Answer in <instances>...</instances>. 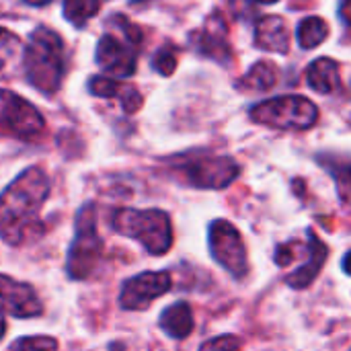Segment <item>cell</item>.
I'll return each mask as SVG.
<instances>
[{"label": "cell", "instance_id": "obj_1", "mask_svg": "<svg viewBox=\"0 0 351 351\" xmlns=\"http://www.w3.org/2000/svg\"><path fill=\"white\" fill-rule=\"evenodd\" d=\"M49 195L47 175L39 167L25 169L0 193V239L10 247H21L41 230L39 212Z\"/></svg>", "mask_w": 351, "mask_h": 351}, {"label": "cell", "instance_id": "obj_2", "mask_svg": "<svg viewBox=\"0 0 351 351\" xmlns=\"http://www.w3.org/2000/svg\"><path fill=\"white\" fill-rule=\"evenodd\" d=\"M23 62L27 78L37 90L53 95L60 88L64 76V43L58 33L45 27L33 31Z\"/></svg>", "mask_w": 351, "mask_h": 351}, {"label": "cell", "instance_id": "obj_3", "mask_svg": "<svg viewBox=\"0 0 351 351\" xmlns=\"http://www.w3.org/2000/svg\"><path fill=\"white\" fill-rule=\"evenodd\" d=\"M115 232L138 241L150 255H165L173 245V224L162 210H134L121 208L111 216Z\"/></svg>", "mask_w": 351, "mask_h": 351}, {"label": "cell", "instance_id": "obj_4", "mask_svg": "<svg viewBox=\"0 0 351 351\" xmlns=\"http://www.w3.org/2000/svg\"><path fill=\"white\" fill-rule=\"evenodd\" d=\"M171 169L179 181L195 189H224L241 173V167L230 156L210 152H187L171 160Z\"/></svg>", "mask_w": 351, "mask_h": 351}, {"label": "cell", "instance_id": "obj_5", "mask_svg": "<svg viewBox=\"0 0 351 351\" xmlns=\"http://www.w3.org/2000/svg\"><path fill=\"white\" fill-rule=\"evenodd\" d=\"M103 255V241L97 232V210L86 204L76 214L74 241L68 249L66 271L72 280H86L95 271Z\"/></svg>", "mask_w": 351, "mask_h": 351}, {"label": "cell", "instance_id": "obj_6", "mask_svg": "<svg viewBox=\"0 0 351 351\" xmlns=\"http://www.w3.org/2000/svg\"><path fill=\"white\" fill-rule=\"evenodd\" d=\"M251 119L274 130H308L317 123L319 109L306 97L286 95L257 103L251 109Z\"/></svg>", "mask_w": 351, "mask_h": 351}, {"label": "cell", "instance_id": "obj_7", "mask_svg": "<svg viewBox=\"0 0 351 351\" xmlns=\"http://www.w3.org/2000/svg\"><path fill=\"white\" fill-rule=\"evenodd\" d=\"M208 247L212 259L222 265L234 280H245L249 274V257L247 247L237 230L228 220L218 218L208 226Z\"/></svg>", "mask_w": 351, "mask_h": 351}, {"label": "cell", "instance_id": "obj_8", "mask_svg": "<svg viewBox=\"0 0 351 351\" xmlns=\"http://www.w3.org/2000/svg\"><path fill=\"white\" fill-rule=\"evenodd\" d=\"M43 132V117L23 97L0 90V134L31 140Z\"/></svg>", "mask_w": 351, "mask_h": 351}, {"label": "cell", "instance_id": "obj_9", "mask_svg": "<svg viewBox=\"0 0 351 351\" xmlns=\"http://www.w3.org/2000/svg\"><path fill=\"white\" fill-rule=\"evenodd\" d=\"M173 280L169 271H144L123 282L119 306L123 311H146L152 300L171 292Z\"/></svg>", "mask_w": 351, "mask_h": 351}, {"label": "cell", "instance_id": "obj_10", "mask_svg": "<svg viewBox=\"0 0 351 351\" xmlns=\"http://www.w3.org/2000/svg\"><path fill=\"white\" fill-rule=\"evenodd\" d=\"M97 62L113 78H128L136 72V47L132 41L105 33L97 45Z\"/></svg>", "mask_w": 351, "mask_h": 351}, {"label": "cell", "instance_id": "obj_11", "mask_svg": "<svg viewBox=\"0 0 351 351\" xmlns=\"http://www.w3.org/2000/svg\"><path fill=\"white\" fill-rule=\"evenodd\" d=\"M0 308L16 319H31L43 313V304L35 288L0 274Z\"/></svg>", "mask_w": 351, "mask_h": 351}, {"label": "cell", "instance_id": "obj_12", "mask_svg": "<svg viewBox=\"0 0 351 351\" xmlns=\"http://www.w3.org/2000/svg\"><path fill=\"white\" fill-rule=\"evenodd\" d=\"M327 257H329L327 245L308 228L306 230V255H304V261L290 276H286V284L290 288H294V290H306L319 278Z\"/></svg>", "mask_w": 351, "mask_h": 351}, {"label": "cell", "instance_id": "obj_13", "mask_svg": "<svg viewBox=\"0 0 351 351\" xmlns=\"http://www.w3.org/2000/svg\"><path fill=\"white\" fill-rule=\"evenodd\" d=\"M195 45L202 53H206L218 62H230L232 49L228 43V29L224 25V19L218 14H212L206 23L204 31H199Z\"/></svg>", "mask_w": 351, "mask_h": 351}, {"label": "cell", "instance_id": "obj_14", "mask_svg": "<svg viewBox=\"0 0 351 351\" xmlns=\"http://www.w3.org/2000/svg\"><path fill=\"white\" fill-rule=\"evenodd\" d=\"M255 45L259 49L286 53L288 45H290L286 21L278 14H267V16L259 19L257 27H255Z\"/></svg>", "mask_w": 351, "mask_h": 351}, {"label": "cell", "instance_id": "obj_15", "mask_svg": "<svg viewBox=\"0 0 351 351\" xmlns=\"http://www.w3.org/2000/svg\"><path fill=\"white\" fill-rule=\"evenodd\" d=\"M160 329L173 337V339H185L191 335L195 321H193V311L187 302H175L171 306H167L160 313V321H158Z\"/></svg>", "mask_w": 351, "mask_h": 351}, {"label": "cell", "instance_id": "obj_16", "mask_svg": "<svg viewBox=\"0 0 351 351\" xmlns=\"http://www.w3.org/2000/svg\"><path fill=\"white\" fill-rule=\"evenodd\" d=\"M306 80L317 93L331 95L339 88V64L331 58H319L308 66Z\"/></svg>", "mask_w": 351, "mask_h": 351}, {"label": "cell", "instance_id": "obj_17", "mask_svg": "<svg viewBox=\"0 0 351 351\" xmlns=\"http://www.w3.org/2000/svg\"><path fill=\"white\" fill-rule=\"evenodd\" d=\"M278 82V68L271 62H257L237 84L239 90L245 93H265Z\"/></svg>", "mask_w": 351, "mask_h": 351}, {"label": "cell", "instance_id": "obj_18", "mask_svg": "<svg viewBox=\"0 0 351 351\" xmlns=\"http://www.w3.org/2000/svg\"><path fill=\"white\" fill-rule=\"evenodd\" d=\"M317 162L327 169V173L337 181L341 199H348V191L351 189V158L339 154H319Z\"/></svg>", "mask_w": 351, "mask_h": 351}, {"label": "cell", "instance_id": "obj_19", "mask_svg": "<svg viewBox=\"0 0 351 351\" xmlns=\"http://www.w3.org/2000/svg\"><path fill=\"white\" fill-rule=\"evenodd\" d=\"M329 37V25L321 16H306L298 25V43L304 49H315Z\"/></svg>", "mask_w": 351, "mask_h": 351}, {"label": "cell", "instance_id": "obj_20", "mask_svg": "<svg viewBox=\"0 0 351 351\" xmlns=\"http://www.w3.org/2000/svg\"><path fill=\"white\" fill-rule=\"evenodd\" d=\"M101 4L103 0H64V14L72 25L80 27L99 12Z\"/></svg>", "mask_w": 351, "mask_h": 351}, {"label": "cell", "instance_id": "obj_21", "mask_svg": "<svg viewBox=\"0 0 351 351\" xmlns=\"http://www.w3.org/2000/svg\"><path fill=\"white\" fill-rule=\"evenodd\" d=\"M19 49H21L19 37L6 29H0V72H4V68L16 60Z\"/></svg>", "mask_w": 351, "mask_h": 351}, {"label": "cell", "instance_id": "obj_22", "mask_svg": "<svg viewBox=\"0 0 351 351\" xmlns=\"http://www.w3.org/2000/svg\"><path fill=\"white\" fill-rule=\"evenodd\" d=\"M10 351H58V341L47 335L21 337L10 346Z\"/></svg>", "mask_w": 351, "mask_h": 351}, {"label": "cell", "instance_id": "obj_23", "mask_svg": "<svg viewBox=\"0 0 351 351\" xmlns=\"http://www.w3.org/2000/svg\"><path fill=\"white\" fill-rule=\"evenodd\" d=\"M121 88H123V86H121L117 80L105 78V76H95V78H90V82H88V90H90L93 95L105 97V99H109V97H119V95H121Z\"/></svg>", "mask_w": 351, "mask_h": 351}, {"label": "cell", "instance_id": "obj_24", "mask_svg": "<svg viewBox=\"0 0 351 351\" xmlns=\"http://www.w3.org/2000/svg\"><path fill=\"white\" fill-rule=\"evenodd\" d=\"M199 351H241V339H237L234 335H220L208 339Z\"/></svg>", "mask_w": 351, "mask_h": 351}, {"label": "cell", "instance_id": "obj_25", "mask_svg": "<svg viewBox=\"0 0 351 351\" xmlns=\"http://www.w3.org/2000/svg\"><path fill=\"white\" fill-rule=\"evenodd\" d=\"M152 64H154V68H156L162 76H171V74L175 72V68H177V58H175V53H173L171 49H160V51L154 56Z\"/></svg>", "mask_w": 351, "mask_h": 351}, {"label": "cell", "instance_id": "obj_26", "mask_svg": "<svg viewBox=\"0 0 351 351\" xmlns=\"http://www.w3.org/2000/svg\"><path fill=\"white\" fill-rule=\"evenodd\" d=\"M119 97H121V105L125 113H136L142 105V95L134 86H123Z\"/></svg>", "mask_w": 351, "mask_h": 351}, {"label": "cell", "instance_id": "obj_27", "mask_svg": "<svg viewBox=\"0 0 351 351\" xmlns=\"http://www.w3.org/2000/svg\"><path fill=\"white\" fill-rule=\"evenodd\" d=\"M339 16H341L343 23L351 25V0H341V4H339Z\"/></svg>", "mask_w": 351, "mask_h": 351}, {"label": "cell", "instance_id": "obj_28", "mask_svg": "<svg viewBox=\"0 0 351 351\" xmlns=\"http://www.w3.org/2000/svg\"><path fill=\"white\" fill-rule=\"evenodd\" d=\"M341 267H343V271L351 276V251H348L346 255H343V259H341Z\"/></svg>", "mask_w": 351, "mask_h": 351}, {"label": "cell", "instance_id": "obj_29", "mask_svg": "<svg viewBox=\"0 0 351 351\" xmlns=\"http://www.w3.org/2000/svg\"><path fill=\"white\" fill-rule=\"evenodd\" d=\"M4 333H6V321H4V315L0 313V339L4 337Z\"/></svg>", "mask_w": 351, "mask_h": 351}, {"label": "cell", "instance_id": "obj_30", "mask_svg": "<svg viewBox=\"0 0 351 351\" xmlns=\"http://www.w3.org/2000/svg\"><path fill=\"white\" fill-rule=\"evenodd\" d=\"M25 2H29V4H33V6H41V4H47V2H51V0H25Z\"/></svg>", "mask_w": 351, "mask_h": 351}, {"label": "cell", "instance_id": "obj_31", "mask_svg": "<svg viewBox=\"0 0 351 351\" xmlns=\"http://www.w3.org/2000/svg\"><path fill=\"white\" fill-rule=\"evenodd\" d=\"M259 2H278V0H259Z\"/></svg>", "mask_w": 351, "mask_h": 351}]
</instances>
